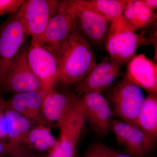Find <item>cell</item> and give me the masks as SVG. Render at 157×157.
<instances>
[{"instance_id":"obj_1","label":"cell","mask_w":157,"mask_h":157,"mask_svg":"<svg viewBox=\"0 0 157 157\" xmlns=\"http://www.w3.org/2000/svg\"><path fill=\"white\" fill-rule=\"evenodd\" d=\"M56 57L59 67V83L64 86L78 83L97 64L88 41L77 29L63 43Z\"/></svg>"},{"instance_id":"obj_2","label":"cell","mask_w":157,"mask_h":157,"mask_svg":"<svg viewBox=\"0 0 157 157\" xmlns=\"http://www.w3.org/2000/svg\"><path fill=\"white\" fill-rule=\"evenodd\" d=\"M135 31L122 15L111 22L105 42L110 59L120 65L127 63L138 47L149 44L143 34Z\"/></svg>"},{"instance_id":"obj_3","label":"cell","mask_w":157,"mask_h":157,"mask_svg":"<svg viewBox=\"0 0 157 157\" xmlns=\"http://www.w3.org/2000/svg\"><path fill=\"white\" fill-rule=\"evenodd\" d=\"M27 59L33 73L45 93L55 90L59 83V67L57 58L36 39L32 38L28 48Z\"/></svg>"},{"instance_id":"obj_4","label":"cell","mask_w":157,"mask_h":157,"mask_svg":"<svg viewBox=\"0 0 157 157\" xmlns=\"http://www.w3.org/2000/svg\"><path fill=\"white\" fill-rule=\"evenodd\" d=\"M28 36L17 12L9 15L0 25V87Z\"/></svg>"},{"instance_id":"obj_5","label":"cell","mask_w":157,"mask_h":157,"mask_svg":"<svg viewBox=\"0 0 157 157\" xmlns=\"http://www.w3.org/2000/svg\"><path fill=\"white\" fill-rule=\"evenodd\" d=\"M76 29L70 0L60 1L57 10L38 41L56 57L63 43Z\"/></svg>"},{"instance_id":"obj_6","label":"cell","mask_w":157,"mask_h":157,"mask_svg":"<svg viewBox=\"0 0 157 157\" xmlns=\"http://www.w3.org/2000/svg\"><path fill=\"white\" fill-rule=\"evenodd\" d=\"M109 99L121 121L137 127V119L144 99L140 87L124 78L112 89Z\"/></svg>"},{"instance_id":"obj_7","label":"cell","mask_w":157,"mask_h":157,"mask_svg":"<svg viewBox=\"0 0 157 157\" xmlns=\"http://www.w3.org/2000/svg\"><path fill=\"white\" fill-rule=\"evenodd\" d=\"M60 1L27 0L17 12L29 36L39 40L58 8Z\"/></svg>"},{"instance_id":"obj_8","label":"cell","mask_w":157,"mask_h":157,"mask_svg":"<svg viewBox=\"0 0 157 157\" xmlns=\"http://www.w3.org/2000/svg\"><path fill=\"white\" fill-rule=\"evenodd\" d=\"M27 51L28 48L23 45L11 63L0 89L14 94L43 91L40 82L30 67Z\"/></svg>"},{"instance_id":"obj_9","label":"cell","mask_w":157,"mask_h":157,"mask_svg":"<svg viewBox=\"0 0 157 157\" xmlns=\"http://www.w3.org/2000/svg\"><path fill=\"white\" fill-rule=\"evenodd\" d=\"M85 119V107L81 98L69 117L60 126V136L46 157H75L76 147Z\"/></svg>"},{"instance_id":"obj_10","label":"cell","mask_w":157,"mask_h":157,"mask_svg":"<svg viewBox=\"0 0 157 157\" xmlns=\"http://www.w3.org/2000/svg\"><path fill=\"white\" fill-rule=\"evenodd\" d=\"M76 29L87 41L101 45L105 42L110 23L100 14L70 0Z\"/></svg>"},{"instance_id":"obj_11","label":"cell","mask_w":157,"mask_h":157,"mask_svg":"<svg viewBox=\"0 0 157 157\" xmlns=\"http://www.w3.org/2000/svg\"><path fill=\"white\" fill-rule=\"evenodd\" d=\"M110 128L118 142L124 146L131 156H146L154 147L155 141L137 127L114 120L111 121Z\"/></svg>"},{"instance_id":"obj_12","label":"cell","mask_w":157,"mask_h":157,"mask_svg":"<svg viewBox=\"0 0 157 157\" xmlns=\"http://www.w3.org/2000/svg\"><path fill=\"white\" fill-rule=\"evenodd\" d=\"M122 74L121 65L109 58L97 63L87 76L76 84L79 96L86 93L101 92L112 84Z\"/></svg>"},{"instance_id":"obj_13","label":"cell","mask_w":157,"mask_h":157,"mask_svg":"<svg viewBox=\"0 0 157 157\" xmlns=\"http://www.w3.org/2000/svg\"><path fill=\"white\" fill-rule=\"evenodd\" d=\"M85 107V119L98 135H108L111 122L112 110L101 92H92L82 96Z\"/></svg>"},{"instance_id":"obj_14","label":"cell","mask_w":157,"mask_h":157,"mask_svg":"<svg viewBox=\"0 0 157 157\" xmlns=\"http://www.w3.org/2000/svg\"><path fill=\"white\" fill-rule=\"evenodd\" d=\"M79 99L73 93L59 92L55 90L45 92L41 110L47 120L57 123L59 127L73 112Z\"/></svg>"},{"instance_id":"obj_15","label":"cell","mask_w":157,"mask_h":157,"mask_svg":"<svg viewBox=\"0 0 157 157\" xmlns=\"http://www.w3.org/2000/svg\"><path fill=\"white\" fill-rule=\"evenodd\" d=\"M125 78L157 97V65L144 55L135 56L129 61Z\"/></svg>"},{"instance_id":"obj_16","label":"cell","mask_w":157,"mask_h":157,"mask_svg":"<svg viewBox=\"0 0 157 157\" xmlns=\"http://www.w3.org/2000/svg\"><path fill=\"white\" fill-rule=\"evenodd\" d=\"M43 91H30L14 94L7 101L9 107L29 120L33 121H40Z\"/></svg>"},{"instance_id":"obj_17","label":"cell","mask_w":157,"mask_h":157,"mask_svg":"<svg viewBox=\"0 0 157 157\" xmlns=\"http://www.w3.org/2000/svg\"><path fill=\"white\" fill-rule=\"evenodd\" d=\"M6 114L9 123V130L7 137L9 142L6 143L9 154L22 147L26 142L29 132L33 128L32 122L19 113L11 109L6 101Z\"/></svg>"},{"instance_id":"obj_18","label":"cell","mask_w":157,"mask_h":157,"mask_svg":"<svg viewBox=\"0 0 157 157\" xmlns=\"http://www.w3.org/2000/svg\"><path fill=\"white\" fill-rule=\"evenodd\" d=\"M122 16L135 31L148 27L157 19L156 14L141 0H129Z\"/></svg>"},{"instance_id":"obj_19","label":"cell","mask_w":157,"mask_h":157,"mask_svg":"<svg viewBox=\"0 0 157 157\" xmlns=\"http://www.w3.org/2000/svg\"><path fill=\"white\" fill-rule=\"evenodd\" d=\"M81 6L100 14L111 23L123 14L128 0H75Z\"/></svg>"},{"instance_id":"obj_20","label":"cell","mask_w":157,"mask_h":157,"mask_svg":"<svg viewBox=\"0 0 157 157\" xmlns=\"http://www.w3.org/2000/svg\"><path fill=\"white\" fill-rule=\"evenodd\" d=\"M137 126L154 141L157 138V97L144 98L137 121Z\"/></svg>"},{"instance_id":"obj_21","label":"cell","mask_w":157,"mask_h":157,"mask_svg":"<svg viewBox=\"0 0 157 157\" xmlns=\"http://www.w3.org/2000/svg\"><path fill=\"white\" fill-rule=\"evenodd\" d=\"M26 142L37 151L49 152L54 148L57 141L52 135L49 129L40 125L31 129Z\"/></svg>"},{"instance_id":"obj_22","label":"cell","mask_w":157,"mask_h":157,"mask_svg":"<svg viewBox=\"0 0 157 157\" xmlns=\"http://www.w3.org/2000/svg\"><path fill=\"white\" fill-rule=\"evenodd\" d=\"M114 151L101 143L93 144L86 150L83 157H113Z\"/></svg>"},{"instance_id":"obj_23","label":"cell","mask_w":157,"mask_h":157,"mask_svg":"<svg viewBox=\"0 0 157 157\" xmlns=\"http://www.w3.org/2000/svg\"><path fill=\"white\" fill-rule=\"evenodd\" d=\"M25 0H0V16L16 13Z\"/></svg>"},{"instance_id":"obj_24","label":"cell","mask_w":157,"mask_h":157,"mask_svg":"<svg viewBox=\"0 0 157 157\" xmlns=\"http://www.w3.org/2000/svg\"><path fill=\"white\" fill-rule=\"evenodd\" d=\"M6 101L0 95V140L7 137L9 130V123L6 114Z\"/></svg>"},{"instance_id":"obj_25","label":"cell","mask_w":157,"mask_h":157,"mask_svg":"<svg viewBox=\"0 0 157 157\" xmlns=\"http://www.w3.org/2000/svg\"><path fill=\"white\" fill-rule=\"evenodd\" d=\"M10 157H42L30 151L28 149L22 147L12 153Z\"/></svg>"},{"instance_id":"obj_26","label":"cell","mask_w":157,"mask_h":157,"mask_svg":"<svg viewBox=\"0 0 157 157\" xmlns=\"http://www.w3.org/2000/svg\"><path fill=\"white\" fill-rule=\"evenodd\" d=\"M0 157H10L7 144L1 140H0Z\"/></svg>"},{"instance_id":"obj_27","label":"cell","mask_w":157,"mask_h":157,"mask_svg":"<svg viewBox=\"0 0 157 157\" xmlns=\"http://www.w3.org/2000/svg\"><path fill=\"white\" fill-rule=\"evenodd\" d=\"M142 2L151 10L153 11L157 8V0H141Z\"/></svg>"},{"instance_id":"obj_28","label":"cell","mask_w":157,"mask_h":157,"mask_svg":"<svg viewBox=\"0 0 157 157\" xmlns=\"http://www.w3.org/2000/svg\"><path fill=\"white\" fill-rule=\"evenodd\" d=\"M113 157H133L129 155H128L121 154L118 153L114 152V155H113ZM143 157H156L155 155H148L146 156Z\"/></svg>"}]
</instances>
